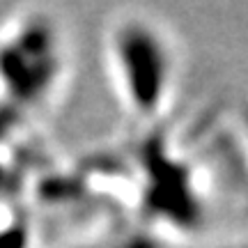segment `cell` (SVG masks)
<instances>
[{"label":"cell","instance_id":"obj_1","mask_svg":"<svg viewBox=\"0 0 248 248\" xmlns=\"http://www.w3.org/2000/svg\"><path fill=\"white\" fill-rule=\"evenodd\" d=\"M104 62L113 94L133 120L159 122L175 104L177 42L156 16L145 12L117 14L104 35Z\"/></svg>","mask_w":248,"mask_h":248},{"label":"cell","instance_id":"obj_2","mask_svg":"<svg viewBox=\"0 0 248 248\" xmlns=\"http://www.w3.org/2000/svg\"><path fill=\"white\" fill-rule=\"evenodd\" d=\"M71 69L62 21L23 9L0 23V108L28 120L62 94Z\"/></svg>","mask_w":248,"mask_h":248}]
</instances>
